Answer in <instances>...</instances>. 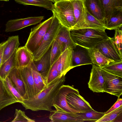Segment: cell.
<instances>
[{
  "instance_id": "1",
  "label": "cell",
  "mask_w": 122,
  "mask_h": 122,
  "mask_svg": "<svg viewBox=\"0 0 122 122\" xmlns=\"http://www.w3.org/2000/svg\"><path fill=\"white\" fill-rule=\"evenodd\" d=\"M65 80V75H63L33 97L24 100L20 103L25 110L34 111L43 110L52 112V107L54 98L60 88L64 84Z\"/></svg>"
},
{
  "instance_id": "2",
  "label": "cell",
  "mask_w": 122,
  "mask_h": 122,
  "mask_svg": "<svg viewBox=\"0 0 122 122\" xmlns=\"http://www.w3.org/2000/svg\"><path fill=\"white\" fill-rule=\"evenodd\" d=\"M75 44L86 49L94 48L109 38L105 30L84 28L70 31Z\"/></svg>"
},
{
  "instance_id": "3",
  "label": "cell",
  "mask_w": 122,
  "mask_h": 122,
  "mask_svg": "<svg viewBox=\"0 0 122 122\" xmlns=\"http://www.w3.org/2000/svg\"><path fill=\"white\" fill-rule=\"evenodd\" d=\"M51 11L61 25L70 30L75 25L73 8L71 1L62 0L55 2L53 4Z\"/></svg>"
},
{
  "instance_id": "4",
  "label": "cell",
  "mask_w": 122,
  "mask_h": 122,
  "mask_svg": "<svg viewBox=\"0 0 122 122\" xmlns=\"http://www.w3.org/2000/svg\"><path fill=\"white\" fill-rule=\"evenodd\" d=\"M61 26L58 20L54 15L50 29L44 35L38 47L33 53L34 61L39 60L51 47Z\"/></svg>"
},
{
  "instance_id": "5",
  "label": "cell",
  "mask_w": 122,
  "mask_h": 122,
  "mask_svg": "<svg viewBox=\"0 0 122 122\" xmlns=\"http://www.w3.org/2000/svg\"><path fill=\"white\" fill-rule=\"evenodd\" d=\"M54 18L53 15L31 29L25 46L33 54L38 47L44 35L50 29Z\"/></svg>"
},
{
  "instance_id": "6",
  "label": "cell",
  "mask_w": 122,
  "mask_h": 122,
  "mask_svg": "<svg viewBox=\"0 0 122 122\" xmlns=\"http://www.w3.org/2000/svg\"><path fill=\"white\" fill-rule=\"evenodd\" d=\"M73 92H79L78 89L69 85H62L60 88L54 99L53 106L56 110L76 113L80 112L73 109L68 105L66 97L69 93Z\"/></svg>"
},
{
  "instance_id": "7",
  "label": "cell",
  "mask_w": 122,
  "mask_h": 122,
  "mask_svg": "<svg viewBox=\"0 0 122 122\" xmlns=\"http://www.w3.org/2000/svg\"><path fill=\"white\" fill-rule=\"evenodd\" d=\"M101 71L104 79V92L119 98L122 94V77L112 74L101 68Z\"/></svg>"
},
{
  "instance_id": "8",
  "label": "cell",
  "mask_w": 122,
  "mask_h": 122,
  "mask_svg": "<svg viewBox=\"0 0 122 122\" xmlns=\"http://www.w3.org/2000/svg\"><path fill=\"white\" fill-rule=\"evenodd\" d=\"M84 28L103 30L107 29L105 25L91 15L84 5L79 19L70 31Z\"/></svg>"
},
{
  "instance_id": "9",
  "label": "cell",
  "mask_w": 122,
  "mask_h": 122,
  "mask_svg": "<svg viewBox=\"0 0 122 122\" xmlns=\"http://www.w3.org/2000/svg\"><path fill=\"white\" fill-rule=\"evenodd\" d=\"M44 17V16H41L10 20L6 24L5 31L7 32H12L36 24L41 22Z\"/></svg>"
},
{
  "instance_id": "10",
  "label": "cell",
  "mask_w": 122,
  "mask_h": 122,
  "mask_svg": "<svg viewBox=\"0 0 122 122\" xmlns=\"http://www.w3.org/2000/svg\"><path fill=\"white\" fill-rule=\"evenodd\" d=\"M68 105L80 112H85L93 109L89 102L79 94V92H73L66 97Z\"/></svg>"
},
{
  "instance_id": "11",
  "label": "cell",
  "mask_w": 122,
  "mask_h": 122,
  "mask_svg": "<svg viewBox=\"0 0 122 122\" xmlns=\"http://www.w3.org/2000/svg\"><path fill=\"white\" fill-rule=\"evenodd\" d=\"M107 58L115 62L122 61V56L120 55L112 38L97 45L95 47Z\"/></svg>"
},
{
  "instance_id": "12",
  "label": "cell",
  "mask_w": 122,
  "mask_h": 122,
  "mask_svg": "<svg viewBox=\"0 0 122 122\" xmlns=\"http://www.w3.org/2000/svg\"><path fill=\"white\" fill-rule=\"evenodd\" d=\"M73 49L71 47L66 48L57 60V68L62 75H65L70 70L74 68L72 63Z\"/></svg>"
},
{
  "instance_id": "13",
  "label": "cell",
  "mask_w": 122,
  "mask_h": 122,
  "mask_svg": "<svg viewBox=\"0 0 122 122\" xmlns=\"http://www.w3.org/2000/svg\"><path fill=\"white\" fill-rule=\"evenodd\" d=\"M104 79L101 67L92 64L90 79L88 83L89 88L94 92H104Z\"/></svg>"
},
{
  "instance_id": "14",
  "label": "cell",
  "mask_w": 122,
  "mask_h": 122,
  "mask_svg": "<svg viewBox=\"0 0 122 122\" xmlns=\"http://www.w3.org/2000/svg\"><path fill=\"white\" fill-rule=\"evenodd\" d=\"M24 82L27 96L29 99L38 93L35 86L32 75L31 65L19 68Z\"/></svg>"
},
{
  "instance_id": "15",
  "label": "cell",
  "mask_w": 122,
  "mask_h": 122,
  "mask_svg": "<svg viewBox=\"0 0 122 122\" xmlns=\"http://www.w3.org/2000/svg\"><path fill=\"white\" fill-rule=\"evenodd\" d=\"M72 49V63L74 68L82 65L92 64L87 49L78 45H76Z\"/></svg>"
},
{
  "instance_id": "16",
  "label": "cell",
  "mask_w": 122,
  "mask_h": 122,
  "mask_svg": "<svg viewBox=\"0 0 122 122\" xmlns=\"http://www.w3.org/2000/svg\"><path fill=\"white\" fill-rule=\"evenodd\" d=\"M34 61L33 54L25 46L18 48L15 57V67L20 68L29 66Z\"/></svg>"
},
{
  "instance_id": "17",
  "label": "cell",
  "mask_w": 122,
  "mask_h": 122,
  "mask_svg": "<svg viewBox=\"0 0 122 122\" xmlns=\"http://www.w3.org/2000/svg\"><path fill=\"white\" fill-rule=\"evenodd\" d=\"M7 77L11 80L24 100L29 99L20 69L14 67L11 71Z\"/></svg>"
},
{
  "instance_id": "18",
  "label": "cell",
  "mask_w": 122,
  "mask_h": 122,
  "mask_svg": "<svg viewBox=\"0 0 122 122\" xmlns=\"http://www.w3.org/2000/svg\"><path fill=\"white\" fill-rule=\"evenodd\" d=\"M99 0L103 12L105 24L113 14L117 11H122V0Z\"/></svg>"
},
{
  "instance_id": "19",
  "label": "cell",
  "mask_w": 122,
  "mask_h": 122,
  "mask_svg": "<svg viewBox=\"0 0 122 122\" xmlns=\"http://www.w3.org/2000/svg\"><path fill=\"white\" fill-rule=\"evenodd\" d=\"M83 3L89 13L105 25L104 15L99 0H84Z\"/></svg>"
},
{
  "instance_id": "20",
  "label": "cell",
  "mask_w": 122,
  "mask_h": 122,
  "mask_svg": "<svg viewBox=\"0 0 122 122\" xmlns=\"http://www.w3.org/2000/svg\"><path fill=\"white\" fill-rule=\"evenodd\" d=\"M49 119L51 122H84L81 119L74 113L53 110L51 112Z\"/></svg>"
},
{
  "instance_id": "21",
  "label": "cell",
  "mask_w": 122,
  "mask_h": 122,
  "mask_svg": "<svg viewBox=\"0 0 122 122\" xmlns=\"http://www.w3.org/2000/svg\"><path fill=\"white\" fill-rule=\"evenodd\" d=\"M51 47L39 60L34 61L38 72L45 80L51 66Z\"/></svg>"
},
{
  "instance_id": "22",
  "label": "cell",
  "mask_w": 122,
  "mask_h": 122,
  "mask_svg": "<svg viewBox=\"0 0 122 122\" xmlns=\"http://www.w3.org/2000/svg\"><path fill=\"white\" fill-rule=\"evenodd\" d=\"M5 42L2 64L10 57L20 45L18 35L9 37Z\"/></svg>"
},
{
  "instance_id": "23",
  "label": "cell",
  "mask_w": 122,
  "mask_h": 122,
  "mask_svg": "<svg viewBox=\"0 0 122 122\" xmlns=\"http://www.w3.org/2000/svg\"><path fill=\"white\" fill-rule=\"evenodd\" d=\"M87 49L92 64L101 68L111 62H115L112 60L107 58L97 48H94Z\"/></svg>"
},
{
  "instance_id": "24",
  "label": "cell",
  "mask_w": 122,
  "mask_h": 122,
  "mask_svg": "<svg viewBox=\"0 0 122 122\" xmlns=\"http://www.w3.org/2000/svg\"><path fill=\"white\" fill-rule=\"evenodd\" d=\"M55 40L63 45L64 51L68 47L73 48L76 45L72 39L70 30L62 25Z\"/></svg>"
},
{
  "instance_id": "25",
  "label": "cell",
  "mask_w": 122,
  "mask_h": 122,
  "mask_svg": "<svg viewBox=\"0 0 122 122\" xmlns=\"http://www.w3.org/2000/svg\"><path fill=\"white\" fill-rule=\"evenodd\" d=\"M16 102L6 88L3 81L0 78V110L7 106Z\"/></svg>"
},
{
  "instance_id": "26",
  "label": "cell",
  "mask_w": 122,
  "mask_h": 122,
  "mask_svg": "<svg viewBox=\"0 0 122 122\" xmlns=\"http://www.w3.org/2000/svg\"><path fill=\"white\" fill-rule=\"evenodd\" d=\"M17 49L0 66V78L3 81L6 79L11 71L15 67V57Z\"/></svg>"
},
{
  "instance_id": "27",
  "label": "cell",
  "mask_w": 122,
  "mask_h": 122,
  "mask_svg": "<svg viewBox=\"0 0 122 122\" xmlns=\"http://www.w3.org/2000/svg\"><path fill=\"white\" fill-rule=\"evenodd\" d=\"M107 29L112 30L120 29L122 27V11H118L113 14L106 22Z\"/></svg>"
},
{
  "instance_id": "28",
  "label": "cell",
  "mask_w": 122,
  "mask_h": 122,
  "mask_svg": "<svg viewBox=\"0 0 122 122\" xmlns=\"http://www.w3.org/2000/svg\"><path fill=\"white\" fill-rule=\"evenodd\" d=\"M76 116L82 119L84 122H96L104 115V112H99L94 109L85 112L74 113Z\"/></svg>"
},
{
  "instance_id": "29",
  "label": "cell",
  "mask_w": 122,
  "mask_h": 122,
  "mask_svg": "<svg viewBox=\"0 0 122 122\" xmlns=\"http://www.w3.org/2000/svg\"><path fill=\"white\" fill-rule=\"evenodd\" d=\"M34 61L31 63V67L34 82L39 93L46 88V86L45 79L37 71Z\"/></svg>"
},
{
  "instance_id": "30",
  "label": "cell",
  "mask_w": 122,
  "mask_h": 122,
  "mask_svg": "<svg viewBox=\"0 0 122 122\" xmlns=\"http://www.w3.org/2000/svg\"><path fill=\"white\" fill-rule=\"evenodd\" d=\"M16 2L24 5H31L42 7L52 10L53 4L51 0H14Z\"/></svg>"
},
{
  "instance_id": "31",
  "label": "cell",
  "mask_w": 122,
  "mask_h": 122,
  "mask_svg": "<svg viewBox=\"0 0 122 122\" xmlns=\"http://www.w3.org/2000/svg\"><path fill=\"white\" fill-rule=\"evenodd\" d=\"M57 60L51 66L47 74L45 80L46 87L64 75H61L57 70Z\"/></svg>"
},
{
  "instance_id": "32",
  "label": "cell",
  "mask_w": 122,
  "mask_h": 122,
  "mask_svg": "<svg viewBox=\"0 0 122 122\" xmlns=\"http://www.w3.org/2000/svg\"><path fill=\"white\" fill-rule=\"evenodd\" d=\"M63 51L64 47L63 45L55 40L51 47V66L58 59Z\"/></svg>"
},
{
  "instance_id": "33",
  "label": "cell",
  "mask_w": 122,
  "mask_h": 122,
  "mask_svg": "<svg viewBox=\"0 0 122 122\" xmlns=\"http://www.w3.org/2000/svg\"><path fill=\"white\" fill-rule=\"evenodd\" d=\"M101 68L112 74L122 77V61L112 62Z\"/></svg>"
},
{
  "instance_id": "34",
  "label": "cell",
  "mask_w": 122,
  "mask_h": 122,
  "mask_svg": "<svg viewBox=\"0 0 122 122\" xmlns=\"http://www.w3.org/2000/svg\"><path fill=\"white\" fill-rule=\"evenodd\" d=\"M8 90L17 102L20 103L24 100L17 89L14 86L10 79L7 77L3 80Z\"/></svg>"
},
{
  "instance_id": "35",
  "label": "cell",
  "mask_w": 122,
  "mask_h": 122,
  "mask_svg": "<svg viewBox=\"0 0 122 122\" xmlns=\"http://www.w3.org/2000/svg\"><path fill=\"white\" fill-rule=\"evenodd\" d=\"M122 114V105L118 108L104 115L96 122H113L116 118Z\"/></svg>"
},
{
  "instance_id": "36",
  "label": "cell",
  "mask_w": 122,
  "mask_h": 122,
  "mask_svg": "<svg viewBox=\"0 0 122 122\" xmlns=\"http://www.w3.org/2000/svg\"><path fill=\"white\" fill-rule=\"evenodd\" d=\"M83 0L70 1L73 7L76 24L79 19L82 13L84 6Z\"/></svg>"
},
{
  "instance_id": "37",
  "label": "cell",
  "mask_w": 122,
  "mask_h": 122,
  "mask_svg": "<svg viewBox=\"0 0 122 122\" xmlns=\"http://www.w3.org/2000/svg\"><path fill=\"white\" fill-rule=\"evenodd\" d=\"M121 28L115 30L114 36L112 38L120 55L122 56V29Z\"/></svg>"
},
{
  "instance_id": "38",
  "label": "cell",
  "mask_w": 122,
  "mask_h": 122,
  "mask_svg": "<svg viewBox=\"0 0 122 122\" xmlns=\"http://www.w3.org/2000/svg\"><path fill=\"white\" fill-rule=\"evenodd\" d=\"M12 122H34V120L30 119L27 116L25 112L20 110L16 109L14 115V118Z\"/></svg>"
},
{
  "instance_id": "39",
  "label": "cell",
  "mask_w": 122,
  "mask_h": 122,
  "mask_svg": "<svg viewBox=\"0 0 122 122\" xmlns=\"http://www.w3.org/2000/svg\"><path fill=\"white\" fill-rule=\"evenodd\" d=\"M122 105V98H118L117 101L107 111L104 112L105 115L117 109Z\"/></svg>"
},
{
  "instance_id": "40",
  "label": "cell",
  "mask_w": 122,
  "mask_h": 122,
  "mask_svg": "<svg viewBox=\"0 0 122 122\" xmlns=\"http://www.w3.org/2000/svg\"><path fill=\"white\" fill-rule=\"evenodd\" d=\"M5 42L0 43V66L2 64L3 54V50Z\"/></svg>"
},
{
  "instance_id": "41",
  "label": "cell",
  "mask_w": 122,
  "mask_h": 122,
  "mask_svg": "<svg viewBox=\"0 0 122 122\" xmlns=\"http://www.w3.org/2000/svg\"><path fill=\"white\" fill-rule=\"evenodd\" d=\"M69 1H79V0H66Z\"/></svg>"
},
{
  "instance_id": "42",
  "label": "cell",
  "mask_w": 122,
  "mask_h": 122,
  "mask_svg": "<svg viewBox=\"0 0 122 122\" xmlns=\"http://www.w3.org/2000/svg\"><path fill=\"white\" fill-rule=\"evenodd\" d=\"M61 0H54V3L55 2H56V1H61Z\"/></svg>"
},
{
  "instance_id": "43",
  "label": "cell",
  "mask_w": 122,
  "mask_h": 122,
  "mask_svg": "<svg viewBox=\"0 0 122 122\" xmlns=\"http://www.w3.org/2000/svg\"><path fill=\"white\" fill-rule=\"evenodd\" d=\"M0 0L5 1H8L9 0Z\"/></svg>"
},
{
  "instance_id": "44",
  "label": "cell",
  "mask_w": 122,
  "mask_h": 122,
  "mask_svg": "<svg viewBox=\"0 0 122 122\" xmlns=\"http://www.w3.org/2000/svg\"><path fill=\"white\" fill-rule=\"evenodd\" d=\"M52 2H54V0H51Z\"/></svg>"
}]
</instances>
